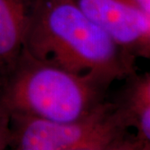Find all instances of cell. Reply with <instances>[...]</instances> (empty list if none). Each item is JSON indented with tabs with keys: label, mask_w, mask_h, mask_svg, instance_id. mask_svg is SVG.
Returning <instances> with one entry per match:
<instances>
[{
	"label": "cell",
	"mask_w": 150,
	"mask_h": 150,
	"mask_svg": "<svg viewBox=\"0 0 150 150\" xmlns=\"http://www.w3.org/2000/svg\"><path fill=\"white\" fill-rule=\"evenodd\" d=\"M12 150H112L129 127L115 102L104 101L87 118L58 123L27 116H13Z\"/></svg>",
	"instance_id": "3"
},
{
	"label": "cell",
	"mask_w": 150,
	"mask_h": 150,
	"mask_svg": "<svg viewBox=\"0 0 150 150\" xmlns=\"http://www.w3.org/2000/svg\"><path fill=\"white\" fill-rule=\"evenodd\" d=\"M23 51L43 64L107 87L137 74V58L71 0H43L33 6Z\"/></svg>",
	"instance_id": "1"
},
{
	"label": "cell",
	"mask_w": 150,
	"mask_h": 150,
	"mask_svg": "<svg viewBox=\"0 0 150 150\" xmlns=\"http://www.w3.org/2000/svg\"><path fill=\"white\" fill-rule=\"evenodd\" d=\"M108 88L93 79L39 62L22 50L0 82V99L11 117L72 123L87 118L106 101Z\"/></svg>",
	"instance_id": "2"
},
{
	"label": "cell",
	"mask_w": 150,
	"mask_h": 150,
	"mask_svg": "<svg viewBox=\"0 0 150 150\" xmlns=\"http://www.w3.org/2000/svg\"><path fill=\"white\" fill-rule=\"evenodd\" d=\"M128 83L121 98L115 102L128 125L138 130L140 140L149 144L150 139V76L135 74L127 79Z\"/></svg>",
	"instance_id": "6"
},
{
	"label": "cell",
	"mask_w": 150,
	"mask_h": 150,
	"mask_svg": "<svg viewBox=\"0 0 150 150\" xmlns=\"http://www.w3.org/2000/svg\"><path fill=\"white\" fill-rule=\"evenodd\" d=\"M74 150H93V149H74Z\"/></svg>",
	"instance_id": "9"
},
{
	"label": "cell",
	"mask_w": 150,
	"mask_h": 150,
	"mask_svg": "<svg viewBox=\"0 0 150 150\" xmlns=\"http://www.w3.org/2000/svg\"><path fill=\"white\" fill-rule=\"evenodd\" d=\"M30 13L23 0H0V82L21 54Z\"/></svg>",
	"instance_id": "5"
},
{
	"label": "cell",
	"mask_w": 150,
	"mask_h": 150,
	"mask_svg": "<svg viewBox=\"0 0 150 150\" xmlns=\"http://www.w3.org/2000/svg\"><path fill=\"white\" fill-rule=\"evenodd\" d=\"M136 2L146 13L150 15V0H136Z\"/></svg>",
	"instance_id": "8"
},
{
	"label": "cell",
	"mask_w": 150,
	"mask_h": 150,
	"mask_svg": "<svg viewBox=\"0 0 150 150\" xmlns=\"http://www.w3.org/2000/svg\"><path fill=\"white\" fill-rule=\"evenodd\" d=\"M136 58H149L150 15L136 0H71Z\"/></svg>",
	"instance_id": "4"
},
{
	"label": "cell",
	"mask_w": 150,
	"mask_h": 150,
	"mask_svg": "<svg viewBox=\"0 0 150 150\" xmlns=\"http://www.w3.org/2000/svg\"><path fill=\"white\" fill-rule=\"evenodd\" d=\"M13 139L12 118L9 112L0 99V150L10 148Z\"/></svg>",
	"instance_id": "7"
}]
</instances>
